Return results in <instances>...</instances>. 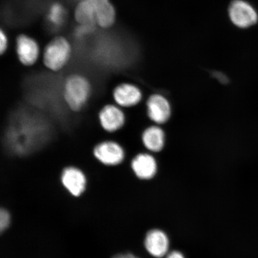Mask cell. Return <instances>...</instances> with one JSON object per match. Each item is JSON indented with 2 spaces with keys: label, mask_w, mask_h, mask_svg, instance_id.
I'll list each match as a JSON object with an SVG mask.
<instances>
[{
  "label": "cell",
  "mask_w": 258,
  "mask_h": 258,
  "mask_svg": "<svg viewBox=\"0 0 258 258\" xmlns=\"http://www.w3.org/2000/svg\"><path fill=\"white\" fill-rule=\"evenodd\" d=\"M228 15L232 23L242 29L252 27L258 21L255 9L244 0H233L229 6Z\"/></svg>",
  "instance_id": "obj_5"
},
{
  "label": "cell",
  "mask_w": 258,
  "mask_h": 258,
  "mask_svg": "<svg viewBox=\"0 0 258 258\" xmlns=\"http://www.w3.org/2000/svg\"><path fill=\"white\" fill-rule=\"evenodd\" d=\"M64 17V11L62 6L58 3L52 5L48 14V19L53 25H58L62 23Z\"/></svg>",
  "instance_id": "obj_15"
},
{
  "label": "cell",
  "mask_w": 258,
  "mask_h": 258,
  "mask_svg": "<svg viewBox=\"0 0 258 258\" xmlns=\"http://www.w3.org/2000/svg\"><path fill=\"white\" fill-rule=\"evenodd\" d=\"M60 179L64 188L73 196L79 197L85 191L88 179L80 167L72 164L64 166Z\"/></svg>",
  "instance_id": "obj_6"
},
{
  "label": "cell",
  "mask_w": 258,
  "mask_h": 258,
  "mask_svg": "<svg viewBox=\"0 0 258 258\" xmlns=\"http://www.w3.org/2000/svg\"><path fill=\"white\" fill-rule=\"evenodd\" d=\"M131 166L135 175L139 179H150L157 173L156 161L150 154H138L131 161Z\"/></svg>",
  "instance_id": "obj_10"
},
{
  "label": "cell",
  "mask_w": 258,
  "mask_h": 258,
  "mask_svg": "<svg viewBox=\"0 0 258 258\" xmlns=\"http://www.w3.org/2000/svg\"><path fill=\"white\" fill-rule=\"evenodd\" d=\"M94 9L96 24L108 29L114 24L116 12L110 0H89Z\"/></svg>",
  "instance_id": "obj_11"
},
{
  "label": "cell",
  "mask_w": 258,
  "mask_h": 258,
  "mask_svg": "<svg viewBox=\"0 0 258 258\" xmlns=\"http://www.w3.org/2000/svg\"><path fill=\"white\" fill-rule=\"evenodd\" d=\"M98 121L100 127L106 134H114L124 126L126 117L120 106L114 103H107L99 109Z\"/></svg>",
  "instance_id": "obj_4"
},
{
  "label": "cell",
  "mask_w": 258,
  "mask_h": 258,
  "mask_svg": "<svg viewBox=\"0 0 258 258\" xmlns=\"http://www.w3.org/2000/svg\"><path fill=\"white\" fill-rule=\"evenodd\" d=\"M113 258H138L132 254H118Z\"/></svg>",
  "instance_id": "obj_19"
},
{
  "label": "cell",
  "mask_w": 258,
  "mask_h": 258,
  "mask_svg": "<svg viewBox=\"0 0 258 258\" xmlns=\"http://www.w3.org/2000/svg\"><path fill=\"white\" fill-rule=\"evenodd\" d=\"M92 92L91 82L82 74H71L64 81L62 90L63 101L68 108L74 113L85 109L92 98Z\"/></svg>",
  "instance_id": "obj_1"
},
{
  "label": "cell",
  "mask_w": 258,
  "mask_h": 258,
  "mask_svg": "<svg viewBox=\"0 0 258 258\" xmlns=\"http://www.w3.org/2000/svg\"><path fill=\"white\" fill-rule=\"evenodd\" d=\"M92 156L97 162L105 167H115L124 162L125 153L123 147L118 142L105 140L95 144Z\"/></svg>",
  "instance_id": "obj_3"
},
{
  "label": "cell",
  "mask_w": 258,
  "mask_h": 258,
  "mask_svg": "<svg viewBox=\"0 0 258 258\" xmlns=\"http://www.w3.org/2000/svg\"><path fill=\"white\" fill-rule=\"evenodd\" d=\"M148 117L157 124L165 123L170 117L171 107L167 99L162 95H151L147 103Z\"/></svg>",
  "instance_id": "obj_9"
},
{
  "label": "cell",
  "mask_w": 258,
  "mask_h": 258,
  "mask_svg": "<svg viewBox=\"0 0 258 258\" xmlns=\"http://www.w3.org/2000/svg\"><path fill=\"white\" fill-rule=\"evenodd\" d=\"M74 17L77 23L83 28L92 29L97 25L94 9L89 0H82L77 5Z\"/></svg>",
  "instance_id": "obj_14"
},
{
  "label": "cell",
  "mask_w": 258,
  "mask_h": 258,
  "mask_svg": "<svg viewBox=\"0 0 258 258\" xmlns=\"http://www.w3.org/2000/svg\"><path fill=\"white\" fill-rule=\"evenodd\" d=\"M142 141L148 150L153 153L160 152L165 144V135L162 129L154 125L145 130L142 135Z\"/></svg>",
  "instance_id": "obj_13"
},
{
  "label": "cell",
  "mask_w": 258,
  "mask_h": 258,
  "mask_svg": "<svg viewBox=\"0 0 258 258\" xmlns=\"http://www.w3.org/2000/svg\"><path fill=\"white\" fill-rule=\"evenodd\" d=\"M9 40L6 32L2 29L0 32V54H3L8 50Z\"/></svg>",
  "instance_id": "obj_17"
},
{
  "label": "cell",
  "mask_w": 258,
  "mask_h": 258,
  "mask_svg": "<svg viewBox=\"0 0 258 258\" xmlns=\"http://www.w3.org/2000/svg\"><path fill=\"white\" fill-rule=\"evenodd\" d=\"M16 46V54L21 64L29 67L36 63L40 55V47L34 38L26 34L19 35Z\"/></svg>",
  "instance_id": "obj_7"
},
{
  "label": "cell",
  "mask_w": 258,
  "mask_h": 258,
  "mask_svg": "<svg viewBox=\"0 0 258 258\" xmlns=\"http://www.w3.org/2000/svg\"><path fill=\"white\" fill-rule=\"evenodd\" d=\"M11 221V217L9 212L5 209L0 211V230L1 232L6 230L9 227Z\"/></svg>",
  "instance_id": "obj_16"
},
{
  "label": "cell",
  "mask_w": 258,
  "mask_h": 258,
  "mask_svg": "<svg viewBox=\"0 0 258 258\" xmlns=\"http://www.w3.org/2000/svg\"><path fill=\"white\" fill-rule=\"evenodd\" d=\"M167 258H184L182 253L178 252V251H173L170 253Z\"/></svg>",
  "instance_id": "obj_18"
},
{
  "label": "cell",
  "mask_w": 258,
  "mask_h": 258,
  "mask_svg": "<svg viewBox=\"0 0 258 258\" xmlns=\"http://www.w3.org/2000/svg\"><path fill=\"white\" fill-rule=\"evenodd\" d=\"M72 53V46L66 38L54 37L44 48V66L51 72H59L69 62Z\"/></svg>",
  "instance_id": "obj_2"
},
{
  "label": "cell",
  "mask_w": 258,
  "mask_h": 258,
  "mask_svg": "<svg viewBox=\"0 0 258 258\" xmlns=\"http://www.w3.org/2000/svg\"><path fill=\"white\" fill-rule=\"evenodd\" d=\"M114 104L121 108H128L139 104L143 98L141 90L130 83H122L115 86L112 91Z\"/></svg>",
  "instance_id": "obj_8"
},
{
  "label": "cell",
  "mask_w": 258,
  "mask_h": 258,
  "mask_svg": "<svg viewBox=\"0 0 258 258\" xmlns=\"http://www.w3.org/2000/svg\"><path fill=\"white\" fill-rule=\"evenodd\" d=\"M145 247L151 254L156 257L165 255L169 248V240L163 231L154 230L147 235Z\"/></svg>",
  "instance_id": "obj_12"
}]
</instances>
